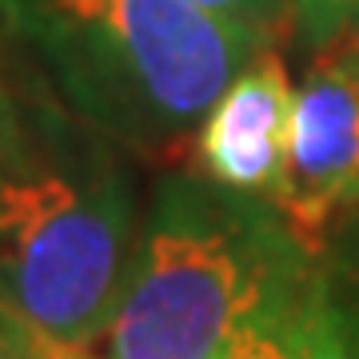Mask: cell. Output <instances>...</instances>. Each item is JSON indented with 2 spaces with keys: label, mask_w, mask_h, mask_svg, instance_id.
Here are the masks:
<instances>
[{
  "label": "cell",
  "mask_w": 359,
  "mask_h": 359,
  "mask_svg": "<svg viewBox=\"0 0 359 359\" xmlns=\"http://www.w3.org/2000/svg\"><path fill=\"white\" fill-rule=\"evenodd\" d=\"M104 359H335L320 240L200 168L152 184Z\"/></svg>",
  "instance_id": "1"
},
{
  "label": "cell",
  "mask_w": 359,
  "mask_h": 359,
  "mask_svg": "<svg viewBox=\"0 0 359 359\" xmlns=\"http://www.w3.org/2000/svg\"><path fill=\"white\" fill-rule=\"evenodd\" d=\"M140 216L128 152L28 68L0 72V311L92 351L112 323Z\"/></svg>",
  "instance_id": "2"
},
{
  "label": "cell",
  "mask_w": 359,
  "mask_h": 359,
  "mask_svg": "<svg viewBox=\"0 0 359 359\" xmlns=\"http://www.w3.org/2000/svg\"><path fill=\"white\" fill-rule=\"evenodd\" d=\"M20 68L124 152H164L196 132L268 40L188 0H0Z\"/></svg>",
  "instance_id": "3"
},
{
  "label": "cell",
  "mask_w": 359,
  "mask_h": 359,
  "mask_svg": "<svg viewBox=\"0 0 359 359\" xmlns=\"http://www.w3.org/2000/svg\"><path fill=\"white\" fill-rule=\"evenodd\" d=\"M320 52L295 88L287 168L271 200L311 240L335 216L359 212V28Z\"/></svg>",
  "instance_id": "4"
},
{
  "label": "cell",
  "mask_w": 359,
  "mask_h": 359,
  "mask_svg": "<svg viewBox=\"0 0 359 359\" xmlns=\"http://www.w3.org/2000/svg\"><path fill=\"white\" fill-rule=\"evenodd\" d=\"M292 108L287 68L276 48H264L204 116L196 132V168L231 192L276 200L292 144Z\"/></svg>",
  "instance_id": "5"
},
{
  "label": "cell",
  "mask_w": 359,
  "mask_h": 359,
  "mask_svg": "<svg viewBox=\"0 0 359 359\" xmlns=\"http://www.w3.org/2000/svg\"><path fill=\"white\" fill-rule=\"evenodd\" d=\"M212 20H224L231 28H244L252 36L276 44L287 16H295V0H188Z\"/></svg>",
  "instance_id": "6"
},
{
  "label": "cell",
  "mask_w": 359,
  "mask_h": 359,
  "mask_svg": "<svg viewBox=\"0 0 359 359\" xmlns=\"http://www.w3.org/2000/svg\"><path fill=\"white\" fill-rule=\"evenodd\" d=\"M292 25L311 48H327L335 36H344V0H295Z\"/></svg>",
  "instance_id": "7"
},
{
  "label": "cell",
  "mask_w": 359,
  "mask_h": 359,
  "mask_svg": "<svg viewBox=\"0 0 359 359\" xmlns=\"http://www.w3.org/2000/svg\"><path fill=\"white\" fill-rule=\"evenodd\" d=\"M20 339H25L28 359H100V355H92L88 347H68V344H56V339H48V335L32 332L28 323H20Z\"/></svg>",
  "instance_id": "8"
},
{
  "label": "cell",
  "mask_w": 359,
  "mask_h": 359,
  "mask_svg": "<svg viewBox=\"0 0 359 359\" xmlns=\"http://www.w3.org/2000/svg\"><path fill=\"white\" fill-rule=\"evenodd\" d=\"M0 359H28L25 339H20V320L0 311Z\"/></svg>",
  "instance_id": "9"
},
{
  "label": "cell",
  "mask_w": 359,
  "mask_h": 359,
  "mask_svg": "<svg viewBox=\"0 0 359 359\" xmlns=\"http://www.w3.org/2000/svg\"><path fill=\"white\" fill-rule=\"evenodd\" d=\"M344 20H347V28H359V0H344Z\"/></svg>",
  "instance_id": "10"
},
{
  "label": "cell",
  "mask_w": 359,
  "mask_h": 359,
  "mask_svg": "<svg viewBox=\"0 0 359 359\" xmlns=\"http://www.w3.org/2000/svg\"><path fill=\"white\" fill-rule=\"evenodd\" d=\"M0 52H4V28H0Z\"/></svg>",
  "instance_id": "11"
}]
</instances>
